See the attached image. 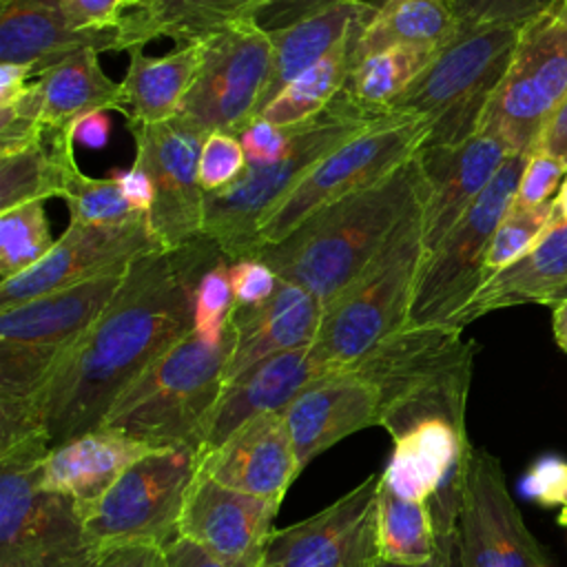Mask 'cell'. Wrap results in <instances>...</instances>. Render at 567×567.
Returning <instances> with one entry per match:
<instances>
[{"label": "cell", "mask_w": 567, "mask_h": 567, "mask_svg": "<svg viewBox=\"0 0 567 567\" xmlns=\"http://www.w3.org/2000/svg\"><path fill=\"white\" fill-rule=\"evenodd\" d=\"M221 259L219 246L202 235L128 266L115 297L31 403V416L51 447L100 427L115 399L193 332L195 288Z\"/></svg>", "instance_id": "obj_1"}, {"label": "cell", "mask_w": 567, "mask_h": 567, "mask_svg": "<svg viewBox=\"0 0 567 567\" xmlns=\"http://www.w3.org/2000/svg\"><path fill=\"white\" fill-rule=\"evenodd\" d=\"M427 177L419 153L379 182L317 210L279 244L252 257L268 264L328 308L383 250L403 219L425 199Z\"/></svg>", "instance_id": "obj_2"}, {"label": "cell", "mask_w": 567, "mask_h": 567, "mask_svg": "<svg viewBox=\"0 0 567 567\" xmlns=\"http://www.w3.org/2000/svg\"><path fill=\"white\" fill-rule=\"evenodd\" d=\"M128 266L0 310V445L44 432L31 416L33 399L115 297Z\"/></svg>", "instance_id": "obj_3"}, {"label": "cell", "mask_w": 567, "mask_h": 567, "mask_svg": "<svg viewBox=\"0 0 567 567\" xmlns=\"http://www.w3.org/2000/svg\"><path fill=\"white\" fill-rule=\"evenodd\" d=\"M230 346V321L219 343L186 334L115 399L100 427L153 450H199L226 383Z\"/></svg>", "instance_id": "obj_4"}, {"label": "cell", "mask_w": 567, "mask_h": 567, "mask_svg": "<svg viewBox=\"0 0 567 567\" xmlns=\"http://www.w3.org/2000/svg\"><path fill=\"white\" fill-rule=\"evenodd\" d=\"M385 117V115H383ZM381 117L350 109L341 97L321 115L295 126L284 153L272 162L248 164L233 186L206 193L204 235L228 261L252 257L264 217L332 151L361 135Z\"/></svg>", "instance_id": "obj_5"}, {"label": "cell", "mask_w": 567, "mask_h": 567, "mask_svg": "<svg viewBox=\"0 0 567 567\" xmlns=\"http://www.w3.org/2000/svg\"><path fill=\"white\" fill-rule=\"evenodd\" d=\"M423 202L403 219L370 266L323 308L312 350L328 370L354 365L379 341L408 326L425 261Z\"/></svg>", "instance_id": "obj_6"}, {"label": "cell", "mask_w": 567, "mask_h": 567, "mask_svg": "<svg viewBox=\"0 0 567 567\" xmlns=\"http://www.w3.org/2000/svg\"><path fill=\"white\" fill-rule=\"evenodd\" d=\"M520 27L461 29L392 104L388 115L425 120L430 135L423 148L463 144L481 128L485 109L512 60Z\"/></svg>", "instance_id": "obj_7"}, {"label": "cell", "mask_w": 567, "mask_h": 567, "mask_svg": "<svg viewBox=\"0 0 567 567\" xmlns=\"http://www.w3.org/2000/svg\"><path fill=\"white\" fill-rule=\"evenodd\" d=\"M49 450L44 432L0 445V554H24L42 567H86L97 549L78 507L42 487Z\"/></svg>", "instance_id": "obj_8"}, {"label": "cell", "mask_w": 567, "mask_h": 567, "mask_svg": "<svg viewBox=\"0 0 567 567\" xmlns=\"http://www.w3.org/2000/svg\"><path fill=\"white\" fill-rule=\"evenodd\" d=\"M567 100V2L520 27L512 60L485 109L483 133L509 153H532Z\"/></svg>", "instance_id": "obj_9"}, {"label": "cell", "mask_w": 567, "mask_h": 567, "mask_svg": "<svg viewBox=\"0 0 567 567\" xmlns=\"http://www.w3.org/2000/svg\"><path fill=\"white\" fill-rule=\"evenodd\" d=\"M430 124L385 115L354 140L326 155L261 221L259 246L279 244L317 210L379 182L427 142ZM255 255V252H252Z\"/></svg>", "instance_id": "obj_10"}, {"label": "cell", "mask_w": 567, "mask_h": 567, "mask_svg": "<svg viewBox=\"0 0 567 567\" xmlns=\"http://www.w3.org/2000/svg\"><path fill=\"white\" fill-rule=\"evenodd\" d=\"M197 470V447L144 454L84 518L91 547L97 551L117 545L168 547L179 538L184 501Z\"/></svg>", "instance_id": "obj_11"}, {"label": "cell", "mask_w": 567, "mask_h": 567, "mask_svg": "<svg viewBox=\"0 0 567 567\" xmlns=\"http://www.w3.org/2000/svg\"><path fill=\"white\" fill-rule=\"evenodd\" d=\"M525 162L527 153H509L481 197L441 244L425 255L408 323L452 326L474 297L483 284V259L489 239L512 206Z\"/></svg>", "instance_id": "obj_12"}, {"label": "cell", "mask_w": 567, "mask_h": 567, "mask_svg": "<svg viewBox=\"0 0 567 567\" xmlns=\"http://www.w3.org/2000/svg\"><path fill=\"white\" fill-rule=\"evenodd\" d=\"M204 53L177 117L199 135L233 133L259 113L272 40L252 18L202 35Z\"/></svg>", "instance_id": "obj_13"}, {"label": "cell", "mask_w": 567, "mask_h": 567, "mask_svg": "<svg viewBox=\"0 0 567 567\" xmlns=\"http://www.w3.org/2000/svg\"><path fill=\"white\" fill-rule=\"evenodd\" d=\"M452 567H549L507 489L501 461L483 447L470 458Z\"/></svg>", "instance_id": "obj_14"}, {"label": "cell", "mask_w": 567, "mask_h": 567, "mask_svg": "<svg viewBox=\"0 0 567 567\" xmlns=\"http://www.w3.org/2000/svg\"><path fill=\"white\" fill-rule=\"evenodd\" d=\"M135 140V162L153 184L151 228L164 248L184 246L204 235L206 193L199 186L197 166L204 135L179 117L137 124L128 122Z\"/></svg>", "instance_id": "obj_15"}, {"label": "cell", "mask_w": 567, "mask_h": 567, "mask_svg": "<svg viewBox=\"0 0 567 567\" xmlns=\"http://www.w3.org/2000/svg\"><path fill=\"white\" fill-rule=\"evenodd\" d=\"M381 472L365 476L321 512L275 529L259 567H372Z\"/></svg>", "instance_id": "obj_16"}, {"label": "cell", "mask_w": 567, "mask_h": 567, "mask_svg": "<svg viewBox=\"0 0 567 567\" xmlns=\"http://www.w3.org/2000/svg\"><path fill=\"white\" fill-rule=\"evenodd\" d=\"M162 248L148 217L117 226L69 224L35 266L0 284V310L124 268L137 257Z\"/></svg>", "instance_id": "obj_17"}, {"label": "cell", "mask_w": 567, "mask_h": 567, "mask_svg": "<svg viewBox=\"0 0 567 567\" xmlns=\"http://www.w3.org/2000/svg\"><path fill=\"white\" fill-rule=\"evenodd\" d=\"M279 503L230 489L197 470L179 518V538L226 567H259Z\"/></svg>", "instance_id": "obj_18"}, {"label": "cell", "mask_w": 567, "mask_h": 567, "mask_svg": "<svg viewBox=\"0 0 567 567\" xmlns=\"http://www.w3.org/2000/svg\"><path fill=\"white\" fill-rule=\"evenodd\" d=\"M299 470L354 432L379 425L377 388L350 368L310 381L281 412Z\"/></svg>", "instance_id": "obj_19"}, {"label": "cell", "mask_w": 567, "mask_h": 567, "mask_svg": "<svg viewBox=\"0 0 567 567\" xmlns=\"http://www.w3.org/2000/svg\"><path fill=\"white\" fill-rule=\"evenodd\" d=\"M199 472L230 489L281 505L301 474L284 414L266 412L241 423L215 450L199 454Z\"/></svg>", "instance_id": "obj_20"}, {"label": "cell", "mask_w": 567, "mask_h": 567, "mask_svg": "<svg viewBox=\"0 0 567 567\" xmlns=\"http://www.w3.org/2000/svg\"><path fill=\"white\" fill-rule=\"evenodd\" d=\"M507 155V146L483 131L458 146L419 151L427 177V193L423 202L425 255L441 244V239L481 197Z\"/></svg>", "instance_id": "obj_21"}, {"label": "cell", "mask_w": 567, "mask_h": 567, "mask_svg": "<svg viewBox=\"0 0 567 567\" xmlns=\"http://www.w3.org/2000/svg\"><path fill=\"white\" fill-rule=\"evenodd\" d=\"M321 312V303L312 292L284 279H279L266 301L244 308L235 306L230 315L233 346L226 381H233L268 357L312 346Z\"/></svg>", "instance_id": "obj_22"}, {"label": "cell", "mask_w": 567, "mask_h": 567, "mask_svg": "<svg viewBox=\"0 0 567 567\" xmlns=\"http://www.w3.org/2000/svg\"><path fill=\"white\" fill-rule=\"evenodd\" d=\"M120 51L117 27L75 29L60 0H2L0 62L24 64L33 78L80 51Z\"/></svg>", "instance_id": "obj_23"}, {"label": "cell", "mask_w": 567, "mask_h": 567, "mask_svg": "<svg viewBox=\"0 0 567 567\" xmlns=\"http://www.w3.org/2000/svg\"><path fill=\"white\" fill-rule=\"evenodd\" d=\"M326 372L330 370L317 359L312 346H308L268 357L233 381H226L210 414L199 454L215 450L248 419L266 412H284L310 381Z\"/></svg>", "instance_id": "obj_24"}, {"label": "cell", "mask_w": 567, "mask_h": 567, "mask_svg": "<svg viewBox=\"0 0 567 567\" xmlns=\"http://www.w3.org/2000/svg\"><path fill=\"white\" fill-rule=\"evenodd\" d=\"M148 452L153 447L146 443L95 427L49 450L42 463V487L71 498L84 520L117 478Z\"/></svg>", "instance_id": "obj_25"}, {"label": "cell", "mask_w": 567, "mask_h": 567, "mask_svg": "<svg viewBox=\"0 0 567 567\" xmlns=\"http://www.w3.org/2000/svg\"><path fill=\"white\" fill-rule=\"evenodd\" d=\"M567 290V221L551 226L545 237L520 259L485 279L465 308L456 315L454 328H465L478 317L520 306H551Z\"/></svg>", "instance_id": "obj_26"}, {"label": "cell", "mask_w": 567, "mask_h": 567, "mask_svg": "<svg viewBox=\"0 0 567 567\" xmlns=\"http://www.w3.org/2000/svg\"><path fill=\"white\" fill-rule=\"evenodd\" d=\"M374 11L377 9L368 0H343L286 29L270 31L272 60L259 111L295 78L315 66L339 44L357 38L372 20Z\"/></svg>", "instance_id": "obj_27"}, {"label": "cell", "mask_w": 567, "mask_h": 567, "mask_svg": "<svg viewBox=\"0 0 567 567\" xmlns=\"http://www.w3.org/2000/svg\"><path fill=\"white\" fill-rule=\"evenodd\" d=\"M202 38L182 42L164 55H146L142 47L131 49L122 80L128 122L157 124L177 117L202 64Z\"/></svg>", "instance_id": "obj_28"}, {"label": "cell", "mask_w": 567, "mask_h": 567, "mask_svg": "<svg viewBox=\"0 0 567 567\" xmlns=\"http://www.w3.org/2000/svg\"><path fill=\"white\" fill-rule=\"evenodd\" d=\"M33 84L40 93L44 128H69L95 111L128 113L122 84L102 71L93 49L44 69L33 78Z\"/></svg>", "instance_id": "obj_29"}, {"label": "cell", "mask_w": 567, "mask_h": 567, "mask_svg": "<svg viewBox=\"0 0 567 567\" xmlns=\"http://www.w3.org/2000/svg\"><path fill=\"white\" fill-rule=\"evenodd\" d=\"M264 0H148L117 22L120 51L173 38L177 44L197 40L230 22L252 18Z\"/></svg>", "instance_id": "obj_30"}, {"label": "cell", "mask_w": 567, "mask_h": 567, "mask_svg": "<svg viewBox=\"0 0 567 567\" xmlns=\"http://www.w3.org/2000/svg\"><path fill=\"white\" fill-rule=\"evenodd\" d=\"M461 31L452 0H388L352 44V64L396 47L439 53Z\"/></svg>", "instance_id": "obj_31"}, {"label": "cell", "mask_w": 567, "mask_h": 567, "mask_svg": "<svg viewBox=\"0 0 567 567\" xmlns=\"http://www.w3.org/2000/svg\"><path fill=\"white\" fill-rule=\"evenodd\" d=\"M75 124L69 128H44L33 144L0 155V210L24 202L64 197L75 171Z\"/></svg>", "instance_id": "obj_32"}, {"label": "cell", "mask_w": 567, "mask_h": 567, "mask_svg": "<svg viewBox=\"0 0 567 567\" xmlns=\"http://www.w3.org/2000/svg\"><path fill=\"white\" fill-rule=\"evenodd\" d=\"M436 53L423 49H385L350 66L339 97L361 115L383 117Z\"/></svg>", "instance_id": "obj_33"}, {"label": "cell", "mask_w": 567, "mask_h": 567, "mask_svg": "<svg viewBox=\"0 0 567 567\" xmlns=\"http://www.w3.org/2000/svg\"><path fill=\"white\" fill-rule=\"evenodd\" d=\"M377 549L379 560L394 565H425L439 554L430 505L399 496L383 483V476L377 505Z\"/></svg>", "instance_id": "obj_34"}, {"label": "cell", "mask_w": 567, "mask_h": 567, "mask_svg": "<svg viewBox=\"0 0 567 567\" xmlns=\"http://www.w3.org/2000/svg\"><path fill=\"white\" fill-rule=\"evenodd\" d=\"M357 38L339 44L315 66L295 78L255 117H264L277 126L290 128L328 111L348 80L352 66V44Z\"/></svg>", "instance_id": "obj_35"}, {"label": "cell", "mask_w": 567, "mask_h": 567, "mask_svg": "<svg viewBox=\"0 0 567 567\" xmlns=\"http://www.w3.org/2000/svg\"><path fill=\"white\" fill-rule=\"evenodd\" d=\"M55 239L42 202H24L0 213V277L2 281L35 266Z\"/></svg>", "instance_id": "obj_36"}, {"label": "cell", "mask_w": 567, "mask_h": 567, "mask_svg": "<svg viewBox=\"0 0 567 567\" xmlns=\"http://www.w3.org/2000/svg\"><path fill=\"white\" fill-rule=\"evenodd\" d=\"M558 221L560 219L554 199L536 208L509 206L489 239L483 259V281L529 252Z\"/></svg>", "instance_id": "obj_37"}, {"label": "cell", "mask_w": 567, "mask_h": 567, "mask_svg": "<svg viewBox=\"0 0 567 567\" xmlns=\"http://www.w3.org/2000/svg\"><path fill=\"white\" fill-rule=\"evenodd\" d=\"M62 199L66 202L71 224L117 226L148 217L128 204L113 175L86 177L82 171H75Z\"/></svg>", "instance_id": "obj_38"}, {"label": "cell", "mask_w": 567, "mask_h": 567, "mask_svg": "<svg viewBox=\"0 0 567 567\" xmlns=\"http://www.w3.org/2000/svg\"><path fill=\"white\" fill-rule=\"evenodd\" d=\"M228 266L230 261L221 259L202 275L195 288L193 332L210 343L224 341L230 315L235 310V292Z\"/></svg>", "instance_id": "obj_39"}, {"label": "cell", "mask_w": 567, "mask_h": 567, "mask_svg": "<svg viewBox=\"0 0 567 567\" xmlns=\"http://www.w3.org/2000/svg\"><path fill=\"white\" fill-rule=\"evenodd\" d=\"M248 159L237 135L210 133L204 137L197 177L204 193H217L241 179Z\"/></svg>", "instance_id": "obj_40"}, {"label": "cell", "mask_w": 567, "mask_h": 567, "mask_svg": "<svg viewBox=\"0 0 567 567\" xmlns=\"http://www.w3.org/2000/svg\"><path fill=\"white\" fill-rule=\"evenodd\" d=\"M461 29L485 24H525L558 0H452Z\"/></svg>", "instance_id": "obj_41"}, {"label": "cell", "mask_w": 567, "mask_h": 567, "mask_svg": "<svg viewBox=\"0 0 567 567\" xmlns=\"http://www.w3.org/2000/svg\"><path fill=\"white\" fill-rule=\"evenodd\" d=\"M565 177H567V166L560 159L543 151L527 153V162L520 173L512 206L536 208L551 202L556 197L554 193L560 188Z\"/></svg>", "instance_id": "obj_42"}, {"label": "cell", "mask_w": 567, "mask_h": 567, "mask_svg": "<svg viewBox=\"0 0 567 567\" xmlns=\"http://www.w3.org/2000/svg\"><path fill=\"white\" fill-rule=\"evenodd\" d=\"M520 492L525 498L554 507L567 498V461L556 454L538 456L520 478Z\"/></svg>", "instance_id": "obj_43"}, {"label": "cell", "mask_w": 567, "mask_h": 567, "mask_svg": "<svg viewBox=\"0 0 567 567\" xmlns=\"http://www.w3.org/2000/svg\"><path fill=\"white\" fill-rule=\"evenodd\" d=\"M228 272H230L233 292H235V306L239 308L257 306L266 301L279 284V277L275 275V270L257 257L230 261Z\"/></svg>", "instance_id": "obj_44"}, {"label": "cell", "mask_w": 567, "mask_h": 567, "mask_svg": "<svg viewBox=\"0 0 567 567\" xmlns=\"http://www.w3.org/2000/svg\"><path fill=\"white\" fill-rule=\"evenodd\" d=\"M292 131L295 126L286 128L264 117H252L237 137L246 151L248 164H261V162H272L284 153V148L292 137Z\"/></svg>", "instance_id": "obj_45"}, {"label": "cell", "mask_w": 567, "mask_h": 567, "mask_svg": "<svg viewBox=\"0 0 567 567\" xmlns=\"http://www.w3.org/2000/svg\"><path fill=\"white\" fill-rule=\"evenodd\" d=\"M75 29H111L126 13L128 0H60Z\"/></svg>", "instance_id": "obj_46"}, {"label": "cell", "mask_w": 567, "mask_h": 567, "mask_svg": "<svg viewBox=\"0 0 567 567\" xmlns=\"http://www.w3.org/2000/svg\"><path fill=\"white\" fill-rule=\"evenodd\" d=\"M86 567H166V554L153 545H117L100 549Z\"/></svg>", "instance_id": "obj_47"}, {"label": "cell", "mask_w": 567, "mask_h": 567, "mask_svg": "<svg viewBox=\"0 0 567 567\" xmlns=\"http://www.w3.org/2000/svg\"><path fill=\"white\" fill-rule=\"evenodd\" d=\"M120 190L124 193V197L128 199V204L140 210V213H151L155 193H153V184L146 177V173H142L137 166H131L128 171H115L113 173Z\"/></svg>", "instance_id": "obj_48"}, {"label": "cell", "mask_w": 567, "mask_h": 567, "mask_svg": "<svg viewBox=\"0 0 567 567\" xmlns=\"http://www.w3.org/2000/svg\"><path fill=\"white\" fill-rule=\"evenodd\" d=\"M534 151L549 153L551 157L560 159L567 166V100L563 102V106L558 109L554 120L543 131Z\"/></svg>", "instance_id": "obj_49"}, {"label": "cell", "mask_w": 567, "mask_h": 567, "mask_svg": "<svg viewBox=\"0 0 567 567\" xmlns=\"http://www.w3.org/2000/svg\"><path fill=\"white\" fill-rule=\"evenodd\" d=\"M164 554L166 567H226L186 538L173 540L168 547H164Z\"/></svg>", "instance_id": "obj_50"}, {"label": "cell", "mask_w": 567, "mask_h": 567, "mask_svg": "<svg viewBox=\"0 0 567 567\" xmlns=\"http://www.w3.org/2000/svg\"><path fill=\"white\" fill-rule=\"evenodd\" d=\"M111 120L106 111H95L75 122V142L89 148H102L109 142Z\"/></svg>", "instance_id": "obj_51"}, {"label": "cell", "mask_w": 567, "mask_h": 567, "mask_svg": "<svg viewBox=\"0 0 567 567\" xmlns=\"http://www.w3.org/2000/svg\"><path fill=\"white\" fill-rule=\"evenodd\" d=\"M33 80V69L24 64H0V104L18 97Z\"/></svg>", "instance_id": "obj_52"}, {"label": "cell", "mask_w": 567, "mask_h": 567, "mask_svg": "<svg viewBox=\"0 0 567 567\" xmlns=\"http://www.w3.org/2000/svg\"><path fill=\"white\" fill-rule=\"evenodd\" d=\"M454 540H456V534L454 536H447V538H439V554L434 560L425 563V565H394V563H374L372 567H452V560H454Z\"/></svg>", "instance_id": "obj_53"}, {"label": "cell", "mask_w": 567, "mask_h": 567, "mask_svg": "<svg viewBox=\"0 0 567 567\" xmlns=\"http://www.w3.org/2000/svg\"><path fill=\"white\" fill-rule=\"evenodd\" d=\"M551 330L556 346L567 354V297L554 301L551 306Z\"/></svg>", "instance_id": "obj_54"}, {"label": "cell", "mask_w": 567, "mask_h": 567, "mask_svg": "<svg viewBox=\"0 0 567 567\" xmlns=\"http://www.w3.org/2000/svg\"><path fill=\"white\" fill-rule=\"evenodd\" d=\"M0 567H42V565L24 554H0Z\"/></svg>", "instance_id": "obj_55"}, {"label": "cell", "mask_w": 567, "mask_h": 567, "mask_svg": "<svg viewBox=\"0 0 567 567\" xmlns=\"http://www.w3.org/2000/svg\"><path fill=\"white\" fill-rule=\"evenodd\" d=\"M554 202H556L558 219H560V221H567V177L563 179V184H560V188H558Z\"/></svg>", "instance_id": "obj_56"}, {"label": "cell", "mask_w": 567, "mask_h": 567, "mask_svg": "<svg viewBox=\"0 0 567 567\" xmlns=\"http://www.w3.org/2000/svg\"><path fill=\"white\" fill-rule=\"evenodd\" d=\"M558 523H560V525H565V527H567V509H563V514H560V516H558Z\"/></svg>", "instance_id": "obj_57"}, {"label": "cell", "mask_w": 567, "mask_h": 567, "mask_svg": "<svg viewBox=\"0 0 567 567\" xmlns=\"http://www.w3.org/2000/svg\"><path fill=\"white\" fill-rule=\"evenodd\" d=\"M368 2H370L374 9H379V7H383L388 0H368Z\"/></svg>", "instance_id": "obj_58"}, {"label": "cell", "mask_w": 567, "mask_h": 567, "mask_svg": "<svg viewBox=\"0 0 567 567\" xmlns=\"http://www.w3.org/2000/svg\"><path fill=\"white\" fill-rule=\"evenodd\" d=\"M565 297H567V290H565V292H563V295H560V299H565Z\"/></svg>", "instance_id": "obj_59"}, {"label": "cell", "mask_w": 567, "mask_h": 567, "mask_svg": "<svg viewBox=\"0 0 567 567\" xmlns=\"http://www.w3.org/2000/svg\"><path fill=\"white\" fill-rule=\"evenodd\" d=\"M563 505H565V509H567V498H565V503H563Z\"/></svg>", "instance_id": "obj_60"}, {"label": "cell", "mask_w": 567, "mask_h": 567, "mask_svg": "<svg viewBox=\"0 0 567 567\" xmlns=\"http://www.w3.org/2000/svg\"><path fill=\"white\" fill-rule=\"evenodd\" d=\"M565 2H567V0H565Z\"/></svg>", "instance_id": "obj_61"}]
</instances>
